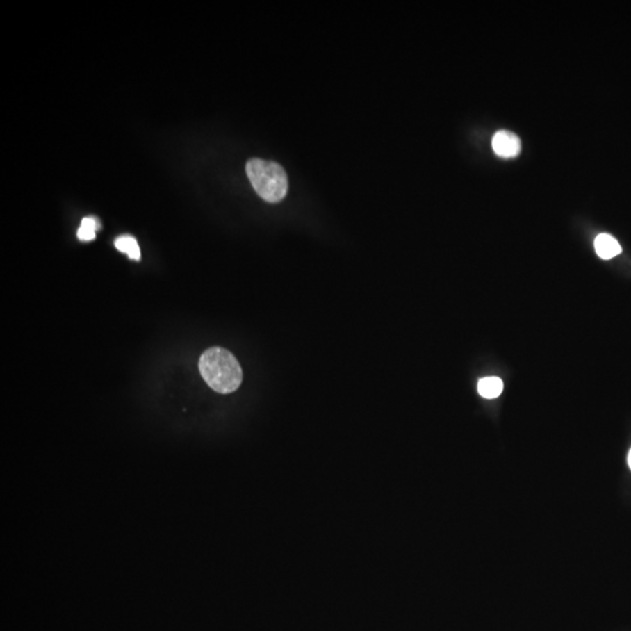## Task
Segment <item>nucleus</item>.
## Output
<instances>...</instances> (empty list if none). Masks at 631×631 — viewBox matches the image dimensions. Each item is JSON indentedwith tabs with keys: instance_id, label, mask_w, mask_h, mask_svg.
I'll return each instance as SVG.
<instances>
[{
	"instance_id": "1",
	"label": "nucleus",
	"mask_w": 631,
	"mask_h": 631,
	"mask_svg": "<svg viewBox=\"0 0 631 631\" xmlns=\"http://www.w3.org/2000/svg\"><path fill=\"white\" fill-rule=\"evenodd\" d=\"M199 371L206 384L221 394L235 392L243 382L239 361L222 347L206 350L199 360Z\"/></svg>"
},
{
	"instance_id": "2",
	"label": "nucleus",
	"mask_w": 631,
	"mask_h": 631,
	"mask_svg": "<svg viewBox=\"0 0 631 631\" xmlns=\"http://www.w3.org/2000/svg\"><path fill=\"white\" fill-rule=\"evenodd\" d=\"M247 176L254 190L265 202H279L288 193V177L275 162L253 158L246 165Z\"/></svg>"
},
{
	"instance_id": "3",
	"label": "nucleus",
	"mask_w": 631,
	"mask_h": 631,
	"mask_svg": "<svg viewBox=\"0 0 631 631\" xmlns=\"http://www.w3.org/2000/svg\"><path fill=\"white\" fill-rule=\"evenodd\" d=\"M492 149L498 157L510 159L521 154V142L516 133L500 130L492 138Z\"/></svg>"
},
{
	"instance_id": "4",
	"label": "nucleus",
	"mask_w": 631,
	"mask_h": 631,
	"mask_svg": "<svg viewBox=\"0 0 631 631\" xmlns=\"http://www.w3.org/2000/svg\"><path fill=\"white\" fill-rule=\"evenodd\" d=\"M595 250L603 260H610L622 252L620 243L609 234H600L595 239Z\"/></svg>"
},
{
	"instance_id": "5",
	"label": "nucleus",
	"mask_w": 631,
	"mask_h": 631,
	"mask_svg": "<svg viewBox=\"0 0 631 631\" xmlns=\"http://www.w3.org/2000/svg\"><path fill=\"white\" fill-rule=\"evenodd\" d=\"M503 382L495 377L483 378L478 382V393L485 399H495L503 392Z\"/></svg>"
},
{
	"instance_id": "6",
	"label": "nucleus",
	"mask_w": 631,
	"mask_h": 631,
	"mask_svg": "<svg viewBox=\"0 0 631 631\" xmlns=\"http://www.w3.org/2000/svg\"><path fill=\"white\" fill-rule=\"evenodd\" d=\"M115 246L122 253L126 254L133 260H140V249L136 239L130 235L120 236L115 241Z\"/></svg>"
},
{
	"instance_id": "7",
	"label": "nucleus",
	"mask_w": 631,
	"mask_h": 631,
	"mask_svg": "<svg viewBox=\"0 0 631 631\" xmlns=\"http://www.w3.org/2000/svg\"><path fill=\"white\" fill-rule=\"evenodd\" d=\"M99 224L95 218H85L82 220L81 226L77 231V238L81 241H92L95 239L96 231L99 228Z\"/></svg>"
},
{
	"instance_id": "8",
	"label": "nucleus",
	"mask_w": 631,
	"mask_h": 631,
	"mask_svg": "<svg viewBox=\"0 0 631 631\" xmlns=\"http://www.w3.org/2000/svg\"><path fill=\"white\" fill-rule=\"evenodd\" d=\"M628 464H629V466H630L631 469V449L630 452H629V455H628Z\"/></svg>"
}]
</instances>
